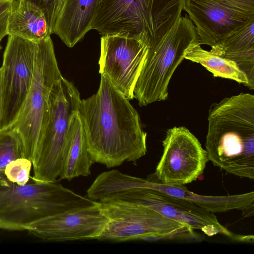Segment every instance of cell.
Masks as SVG:
<instances>
[{
  "label": "cell",
  "instance_id": "20",
  "mask_svg": "<svg viewBox=\"0 0 254 254\" xmlns=\"http://www.w3.org/2000/svg\"><path fill=\"white\" fill-rule=\"evenodd\" d=\"M185 59L200 64L214 77L231 79L249 87L246 74L234 62L204 50L199 41L192 43L187 49Z\"/></svg>",
  "mask_w": 254,
  "mask_h": 254
},
{
  "label": "cell",
  "instance_id": "14",
  "mask_svg": "<svg viewBox=\"0 0 254 254\" xmlns=\"http://www.w3.org/2000/svg\"><path fill=\"white\" fill-rule=\"evenodd\" d=\"M107 221L97 201L92 205L41 219L30 224L26 230L36 237L49 241L98 239Z\"/></svg>",
  "mask_w": 254,
  "mask_h": 254
},
{
  "label": "cell",
  "instance_id": "26",
  "mask_svg": "<svg viewBox=\"0 0 254 254\" xmlns=\"http://www.w3.org/2000/svg\"><path fill=\"white\" fill-rule=\"evenodd\" d=\"M1 113V69L0 68V121Z\"/></svg>",
  "mask_w": 254,
  "mask_h": 254
},
{
  "label": "cell",
  "instance_id": "10",
  "mask_svg": "<svg viewBox=\"0 0 254 254\" xmlns=\"http://www.w3.org/2000/svg\"><path fill=\"white\" fill-rule=\"evenodd\" d=\"M37 43L9 35L1 69L0 129L16 119L30 90Z\"/></svg>",
  "mask_w": 254,
  "mask_h": 254
},
{
  "label": "cell",
  "instance_id": "19",
  "mask_svg": "<svg viewBox=\"0 0 254 254\" xmlns=\"http://www.w3.org/2000/svg\"><path fill=\"white\" fill-rule=\"evenodd\" d=\"M70 130L69 146L59 177L68 181L90 175V168L94 163L87 149L78 111L72 118Z\"/></svg>",
  "mask_w": 254,
  "mask_h": 254
},
{
  "label": "cell",
  "instance_id": "27",
  "mask_svg": "<svg viewBox=\"0 0 254 254\" xmlns=\"http://www.w3.org/2000/svg\"></svg>",
  "mask_w": 254,
  "mask_h": 254
},
{
  "label": "cell",
  "instance_id": "8",
  "mask_svg": "<svg viewBox=\"0 0 254 254\" xmlns=\"http://www.w3.org/2000/svg\"><path fill=\"white\" fill-rule=\"evenodd\" d=\"M62 76L53 41L47 37L37 43L31 85L16 119L10 126L20 136L23 157L32 163L47 123L51 90Z\"/></svg>",
  "mask_w": 254,
  "mask_h": 254
},
{
  "label": "cell",
  "instance_id": "22",
  "mask_svg": "<svg viewBox=\"0 0 254 254\" xmlns=\"http://www.w3.org/2000/svg\"><path fill=\"white\" fill-rule=\"evenodd\" d=\"M32 162L29 159L21 157L10 162L6 166L3 174L10 181L24 185L29 180Z\"/></svg>",
  "mask_w": 254,
  "mask_h": 254
},
{
  "label": "cell",
  "instance_id": "23",
  "mask_svg": "<svg viewBox=\"0 0 254 254\" xmlns=\"http://www.w3.org/2000/svg\"><path fill=\"white\" fill-rule=\"evenodd\" d=\"M39 9L43 13L51 34H53L55 24L64 0H22Z\"/></svg>",
  "mask_w": 254,
  "mask_h": 254
},
{
  "label": "cell",
  "instance_id": "7",
  "mask_svg": "<svg viewBox=\"0 0 254 254\" xmlns=\"http://www.w3.org/2000/svg\"><path fill=\"white\" fill-rule=\"evenodd\" d=\"M197 41L195 27L186 15L181 16L158 42L148 45L134 89V98L139 106L167 99L168 85L174 72L185 59L187 49Z\"/></svg>",
  "mask_w": 254,
  "mask_h": 254
},
{
  "label": "cell",
  "instance_id": "9",
  "mask_svg": "<svg viewBox=\"0 0 254 254\" xmlns=\"http://www.w3.org/2000/svg\"><path fill=\"white\" fill-rule=\"evenodd\" d=\"M200 45L218 55L225 40L254 20V0H184Z\"/></svg>",
  "mask_w": 254,
  "mask_h": 254
},
{
  "label": "cell",
  "instance_id": "6",
  "mask_svg": "<svg viewBox=\"0 0 254 254\" xmlns=\"http://www.w3.org/2000/svg\"><path fill=\"white\" fill-rule=\"evenodd\" d=\"M107 223L97 240L115 242L199 239L188 225L145 205L117 199L98 201Z\"/></svg>",
  "mask_w": 254,
  "mask_h": 254
},
{
  "label": "cell",
  "instance_id": "11",
  "mask_svg": "<svg viewBox=\"0 0 254 254\" xmlns=\"http://www.w3.org/2000/svg\"><path fill=\"white\" fill-rule=\"evenodd\" d=\"M163 152L154 176L160 182L184 185L202 174L208 162L207 152L184 127L168 129L163 141Z\"/></svg>",
  "mask_w": 254,
  "mask_h": 254
},
{
  "label": "cell",
  "instance_id": "4",
  "mask_svg": "<svg viewBox=\"0 0 254 254\" xmlns=\"http://www.w3.org/2000/svg\"><path fill=\"white\" fill-rule=\"evenodd\" d=\"M184 0H101L91 30L158 42L181 16Z\"/></svg>",
  "mask_w": 254,
  "mask_h": 254
},
{
  "label": "cell",
  "instance_id": "17",
  "mask_svg": "<svg viewBox=\"0 0 254 254\" xmlns=\"http://www.w3.org/2000/svg\"><path fill=\"white\" fill-rule=\"evenodd\" d=\"M7 35L38 43L51 34L39 9L22 0H14L9 11Z\"/></svg>",
  "mask_w": 254,
  "mask_h": 254
},
{
  "label": "cell",
  "instance_id": "13",
  "mask_svg": "<svg viewBox=\"0 0 254 254\" xmlns=\"http://www.w3.org/2000/svg\"><path fill=\"white\" fill-rule=\"evenodd\" d=\"M117 199L145 205L162 215L201 231L209 237L221 234L235 241V235L218 221L214 213L191 202L173 197L156 190L136 188L124 191L107 199ZM106 199V200H107Z\"/></svg>",
  "mask_w": 254,
  "mask_h": 254
},
{
  "label": "cell",
  "instance_id": "21",
  "mask_svg": "<svg viewBox=\"0 0 254 254\" xmlns=\"http://www.w3.org/2000/svg\"><path fill=\"white\" fill-rule=\"evenodd\" d=\"M24 157L21 140L11 127L0 130V173L10 162Z\"/></svg>",
  "mask_w": 254,
  "mask_h": 254
},
{
  "label": "cell",
  "instance_id": "1",
  "mask_svg": "<svg viewBox=\"0 0 254 254\" xmlns=\"http://www.w3.org/2000/svg\"><path fill=\"white\" fill-rule=\"evenodd\" d=\"M129 101L102 75L97 92L81 100L78 114L94 163L111 168L146 154L147 133Z\"/></svg>",
  "mask_w": 254,
  "mask_h": 254
},
{
  "label": "cell",
  "instance_id": "2",
  "mask_svg": "<svg viewBox=\"0 0 254 254\" xmlns=\"http://www.w3.org/2000/svg\"><path fill=\"white\" fill-rule=\"evenodd\" d=\"M209 161L226 172L254 179V95L225 97L208 111L205 143Z\"/></svg>",
  "mask_w": 254,
  "mask_h": 254
},
{
  "label": "cell",
  "instance_id": "15",
  "mask_svg": "<svg viewBox=\"0 0 254 254\" xmlns=\"http://www.w3.org/2000/svg\"><path fill=\"white\" fill-rule=\"evenodd\" d=\"M154 176V175H153ZM155 179H141V188L156 190L167 195L191 202L214 213L232 210H245L254 206V192L228 195H204L195 193L184 185L164 184Z\"/></svg>",
  "mask_w": 254,
  "mask_h": 254
},
{
  "label": "cell",
  "instance_id": "25",
  "mask_svg": "<svg viewBox=\"0 0 254 254\" xmlns=\"http://www.w3.org/2000/svg\"><path fill=\"white\" fill-rule=\"evenodd\" d=\"M14 0H0V16L9 10Z\"/></svg>",
  "mask_w": 254,
  "mask_h": 254
},
{
  "label": "cell",
  "instance_id": "16",
  "mask_svg": "<svg viewBox=\"0 0 254 254\" xmlns=\"http://www.w3.org/2000/svg\"><path fill=\"white\" fill-rule=\"evenodd\" d=\"M101 0H64L53 33L68 47L81 41L91 30Z\"/></svg>",
  "mask_w": 254,
  "mask_h": 254
},
{
  "label": "cell",
  "instance_id": "3",
  "mask_svg": "<svg viewBox=\"0 0 254 254\" xmlns=\"http://www.w3.org/2000/svg\"><path fill=\"white\" fill-rule=\"evenodd\" d=\"M20 185L0 173V228L26 230L32 223L96 201L63 186L57 180Z\"/></svg>",
  "mask_w": 254,
  "mask_h": 254
},
{
  "label": "cell",
  "instance_id": "12",
  "mask_svg": "<svg viewBox=\"0 0 254 254\" xmlns=\"http://www.w3.org/2000/svg\"><path fill=\"white\" fill-rule=\"evenodd\" d=\"M148 41L120 35L101 38L99 73L129 100L148 49Z\"/></svg>",
  "mask_w": 254,
  "mask_h": 254
},
{
  "label": "cell",
  "instance_id": "5",
  "mask_svg": "<svg viewBox=\"0 0 254 254\" xmlns=\"http://www.w3.org/2000/svg\"><path fill=\"white\" fill-rule=\"evenodd\" d=\"M81 101L77 88L62 76L50 95L48 116L32 163L33 180L53 182L60 177L70 141V123Z\"/></svg>",
  "mask_w": 254,
  "mask_h": 254
},
{
  "label": "cell",
  "instance_id": "18",
  "mask_svg": "<svg viewBox=\"0 0 254 254\" xmlns=\"http://www.w3.org/2000/svg\"><path fill=\"white\" fill-rule=\"evenodd\" d=\"M218 56L234 62L246 74L249 88L254 89V20L229 36Z\"/></svg>",
  "mask_w": 254,
  "mask_h": 254
},
{
  "label": "cell",
  "instance_id": "24",
  "mask_svg": "<svg viewBox=\"0 0 254 254\" xmlns=\"http://www.w3.org/2000/svg\"><path fill=\"white\" fill-rule=\"evenodd\" d=\"M10 10L0 16V42L5 36L7 35L8 19ZM1 48L0 45V49Z\"/></svg>",
  "mask_w": 254,
  "mask_h": 254
}]
</instances>
